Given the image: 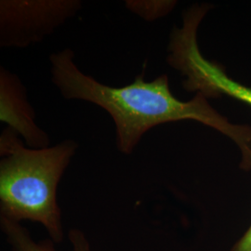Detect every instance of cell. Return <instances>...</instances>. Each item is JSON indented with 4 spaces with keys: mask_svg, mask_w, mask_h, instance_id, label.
<instances>
[{
    "mask_svg": "<svg viewBox=\"0 0 251 251\" xmlns=\"http://www.w3.org/2000/svg\"><path fill=\"white\" fill-rule=\"evenodd\" d=\"M0 221L2 231L7 235L12 251H55L53 243L50 240L35 242L26 229L19 223L2 216H0ZM69 239L72 243L73 251H90L88 240L79 230H70Z\"/></svg>",
    "mask_w": 251,
    "mask_h": 251,
    "instance_id": "8992f818",
    "label": "cell"
},
{
    "mask_svg": "<svg viewBox=\"0 0 251 251\" xmlns=\"http://www.w3.org/2000/svg\"><path fill=\"white\" fill-rule=\"evenodd\" d=\"M176 1L163 0H126L125 6L130 12L147 22H153L168 15L174 7Z\"/></svg>",
    "mask_w": 251,
    "mask_h": 251,
    "instance_id": "52a82bcc",
    "label": "cell"
},
{
    "mask_svg": "<svg viewBox=\"0 0 251 251\" xmlns=\"http://www.w3.org/2000/svg\"><path fill=\"white\" fill-rule=\"evenodd\" d=\"M78 145L72 140L42 149L25 147L9 127L0 135V216L43 225L55 243L63 241L57 187Z\"/></svg>",
    "mask_w": 251,
    "mask_h": 251,
    "instance_id": "7a4b0ae2",
    "label": "cell"
},
{
    "mask_svg": "<svg viewBox=\"0 0 251 251\" xmlns=\"http://www.w3.org/2000/svg\"><path fill=\"white\" fill-rule=\"evenodd\" d=\"M231 251H251V225L242 236L233 244Z\"/></svg>",
    "mask_w": 251,
    "mask_h": 251,
    "instance_id": "ba28073f",
    "label": "cell"
},
{
    "mask_svg": "<svg viewBox=\"0 0 251 251\" xmlns=\"http://www.w3.org/2000/svg\"><path fill=\"white\" fill-rule=\"evenodd\" d=\"M0 120L24 138L27 147L50 146V139L36 125L35 110L29 103L25 86L14 73L0 67Z\"/></svg>",
    "mask_w": 251,
    "mask_h": 251,
    "instance_id": "5b68a950",
    "label": "cell"
},
{
    "mask_svg": "<svg viewBox=\"0 0 251 251\" xmlns=\"http://www.w3.org/2000/svg\"><path fill=\"white\" fill-rule=\"evenodd\" d=\"M210 9L208 4L194 5L184 12L182 26L174 27L171 32L167 62L185 77V90L201 93L206 99L227 95L251 106V87L229 77L222 65L207 60L200 51L198 28Z\"/></svg>",
    "mask_w": 251,
    "mask_h": 251,
    "instance_id": "3957f363",
    "label": "cell"
},
{
    "mask_svg": "<svg viewBox=\"0 0 251 251\" xmlns=\"http://www.w3.org/2000/svg\"><path fill=\"white\" fill-rule=\"evenodd\" d=\"M74 59L71 49L50 55L52 82L63 98L89 101L107 112L115 123L119 152L132 153L143 136L156 126L195 120L233 141L241 152L240 169L251 171V126L231 123L209 104L203 94L197 93L187 101L180 100L172 94L167 75L147 82L144 71L126 86H106L85 75Z\"/></svg>",
    "mask_w": 251,
    "mask_h": 251,
    "instance_id": "6da1fadb",
    "label": "cell"
},
{
    "mask_svg": "<svg viewBox=\"0 0 251 251\" xmlns=\"http://www.w3.org/2000/svg\"><path fill=\"white\" fill-rule=\"evenodd\" d=\"M81 9L80 0H1L0 46L24 49L38 43Z\"/></svg>",
    "mask_w": 251,
    "mask_h": 251,
    "instance_id": "277c9868",
    "label": "cell"
}]
</instances>
